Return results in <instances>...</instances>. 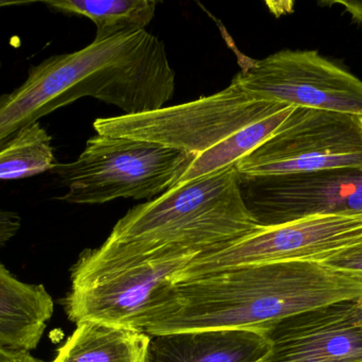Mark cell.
Wrapping results in <instances>:
<instances>
[{
  "instance_id": "obj_18",
  "label": "cell",
  "mask_w": 362,
  "mask_h": 362,
  "mask_svg": "<svg viewBox=\"0 0 362 362\" xmlns=\"http://www.w3.org/2000/svg\"><path fill=\"white\" fill-rule=\"evenodd\" d=\"M327 265L362 272V249L344 255Z\"/></svg>"
},
{
  "instance_id": "obj_19",
  "label": "cell",
  "mask_w": 362,
  "mask_h": 362,
  "mask_svg": "<svg viewBox=\"0 0 362 362\" xmlns=\"http://www.w3.org/2000/svg\"><path fill=\"white\" fill-rule=\"evenodd\" d=\"M0 362H44L36 358L31 352L0 348Z\"/></svg>"
},
{
  "instance_id": "obj_22",
  "label": "cell",
  "mask_w": 362,
  "mask_h": 362,
  "mask_svg": "<svg viewBox=\"0 0 362 362\" xmlns=\"http://www.w3.org/2000/svg\"><path fill=\"white\" fill-rule=\"evenodd\" d=\"M359 362H362V361H359Z\"/></svg>"
},
{
  "instance_id": "obj_7",
  "label": "cell",
  "mask_w": 362,
  "mask_h": 362,
  "mask_svg": "<svg viewBox=\"0 0 362 362\" xmlns=\"http://www.w3.org/2000/svg\"><path fill=\"white\" fill-rule=\"evenodd\" d=\"M362 249V214L315 215L274 227H261L235 244L200 255L177 281L215 270L255 264H331Z\"/></svg>"
},
{
  "instance_id": "obj_3",
  "label": "cell",
  "mask_w": 362,
  "mask_h": 362,
  "mask_svg": "<svg viewBox=\"0 0 362 362\" xmlns=\"http://www.w3.org/2000/svg\"><path fill=\"white\" fill-rule=\"evenodd\" d=\"M196 157L152 142L95 134L76 161L57 163L51 172L67 187L59 198L67 203L152 199L174 186Z\"/></svg>"
},
{
  "instance_id": "obj_11",
  "label": "cell",
  "mask_w": 362,
  "mask_h": 362,
  "mask_svg": "<svg viewBox=\"0 0 362 362\" xmlns=\"http://www.w3.org/2000/svg\"><path fill=\"white\" fill-rule=\"evenodd\" d=\"M267 335L218 329L151 337L148 362H259L270 352Z\"/></svg>"
},
{
  "instance_id": "obj_1",
  "label": "cell",
  "mask_w": 362,
  "mask_h": 362,
  "mask_svg": "<svg viewBox=\"0 0 362 362\" xmlns=\"http://www.w3.org/2000/svg\"><path fill=\"white\" fill-rule=\"evenodd\" d=\"M362 298V272L320 263L255 264L163 287L146 312L148 336L206 329L269 335L287 319Z\"/></svg>"
},
{
  "instance_id": "obj_8",
  "label": "cell",
  "mask_w": 362,
  "mask_h": 362,
  "mask_svg": "<svg viewBox=\"0 0 362 362\" xmlns=\"http://www.w3.org/2000/svg\"><path fill=\"white\" fill-rule=\"evenodd\" d=\"M234 80L257 99L362 117V81L316 50L242 57Z\"/></svg>"
},
{
  "instance_id": "obj_5",
  "label": "cell",
  "mask_w": 362,
  "mask_h": 362,
  "mask_svg": "<svg viewBox=\"0 0 362 362\" xmlns=\"http://www.w3.org/2000/svg\"><path fill=\"white\" fill-rule=\"evenodd\" d=\"M287 104L257 99L235 80L218 93L136 115L98 118L95 133L152 142L200 155Z\"/></svg>"
},
{
  "instance_id": "obj_9",
  "label": "cell",
  "mask_w": 362,
  "mask_h": 362,
  "mask_svg": "<svg viewBox=\"0 0 362 362\" xmlns=\"http://www.w3.org/2000/svg\"><path fill=\"white\" fill-rule=\"evenodd\" d=\"M240 191L261 227L315 215L362 214V168L269 178H242Z\"/></svg>"
},
{
  "instance_id": "obj_20",
  "label": "cell",
  "mask_w": 362,
  "mask_h": 362,
  "mask_svg": "<svg viewBox=\"0 0 362 362\" xmlns=\"http://www.w3.org/2000/svg\"><path fill=\"white\" fill-rule=\"evenodd\" d=\"M356 302H357V304H358L359 307H361L362 310V298H361V299H359L358 301H356Z\"/></svg>"
},
{
  "instance_id": "obj_12",
  "label": "cell",
  "mask_w": 362,
  "mask_h": 362,
  "mask_svg": "<svg viewBox=\"0 0 362 362\" xmlns=\"http://www.w3.org/2000/svg\"><path fill=\"white\" fill-rule=\"evenodd\" d=\"M54 312L42 285L28 284L0 263V348L32 352Z\"/></svg>"
},
{
  "instance_id": "obj_4",
  "label": "cell",
  "mask_w": 362,
  "mask_h": 362,
  "mask_svg": "<svg viewBox=\"0 0 362 362\" xmlns=\"http://www.w3.org/2000/svg\"><path fill=\"white\" fill-rule=\"evenodd\" d=\"M194 259H136L105 254L98 248L86 250L71 270L66 315L76 324L95 322L142 331L155 295Z\"/></svg>"
},
{
  "instance_id": "obj_10",
  "label": "cell",
  "mask_w": 362,
  "mask_h": 362,
  "mask_svg": "<svg viewBox=\"0 0 362 362\" xmlns=\"http://www.w3.org/2000/svg\"><path fill=\"white\" fill-rule=\"evenodd\" d=\"M266 362L362 361V310L356 301L287 319L268 335Z\"/></svg>"
},
{
  "instance_id": "obj_15",
  "label": "cell",
  "mask_w": 362,
  "mask_h": 362,
  "mask_svg": "<svg viewBox=\"0 0 362 362\" xmlns=\"http://www.w3.org/2000/svg\"><path fill=\"white\" fill-rule=\"evenodd\" d=\"M297 106H285L276 114L244 128L219 142L217 146L198 155L189 169L171 188H178L202 176L235 166L240 159L272 137L293 114Z\"/></svg>"
},
{
  "instance_id": "obj_21",
  "label": "cell",
  "mask_w": 362,
  "mask_h": 362,
  "mask_svg": "<svg viewBox=\"0 0 362 362\" xmlns=\"http://www.w3.org/2000/svg\"><path fill=\"white\" fill-rule=\"evenodd\" d=\"M266 356H267V355H266ZM266 356L264 357V358L262 359V361H259V362H266Z\"/></svg>"
},
{
  "instance_id": "obj_2",
  "label": "cell",
  "mask_w": 362,
  "mask_h": 362,
  "mask_svg": "<svg viewBox=\"0 0 362 362\" xmlns=\"http://www.w3.org/2000/svg\"><path fill=\"white\" fill-rule=\"evenodd\" d=\"M259 227L231 166L132 208L98 249L136 259L197 257L223 250Z\"/></svg>"
},
{
  "instance_id": "obj_17",
  "label": "cell",
  "mask_w": 362,
  "mask_h": 362,
  "mask_svg": "<svg viewBox=\"0 0 362 362\" xmlns=\"http://www.w3.org/2000/svg\"><path fill=\"white\" fill-rule=\"evenodd\" d=\"M21 225V219L16 213L0 210V247L16 236Z\"/></svg>"
},
{
  "instance_id": "obj_6",
  "label": "cell",
  "mask_w": 362,
  "mask_h": 362,
  "mask_svg": "<svg viewBox=\"0 0 362 362\" xmlns=\"http://www.w3.org/2000/svg\"><path fill=\"white\" fill-rule=\"evenodd\" d=\"M235 168L242 178L362 168V117L297 106L280 129Z\"/></svg>"
},
{
  "instance_id": "obj_14",
  "label": "cell",
  "mask_w": 362,
  "mask_h": 362,
  "mask_svg": "<svg viewBox=\"0 0 362 362\" xmlns=\"http://www.w3.org/2000/svg\"><path fill=\"white\" fill-rule=\"evenodd\" d=\"M45 4L51 10L90 19L97 27L95 42L146 30L157 8L154 0H62Z\"/></svg>"
},
{
  "instance_id": "obj_13",
  "label": "cell",
  "mask_w": 362,
  "mask_h": 362,
  "mask_svg": "<svg viewBox=\"0 0 362 362\" xmlns=\"http://www.w3.org/2000/svg\"><path fill=\"white\" fill-rule=\"evenodd\" d=\"M150 342L140 329L78 323L52 362H148Z\"/></svg>"
},
{
  "instance_id": "obj_16",
  "label": "cell",
  "mask_w": 362,
  "mask_h": 362,
  "mask_svg": "<svg viewBox=\"0 0 362 362\" xmlns=\"http://www.w3.org/2000/svg\"><path fill=\"white\" fill-rule=\"evenodd\" d=\"M51 140L40 121L21 130L0 149V180H18L51 171L57 164Z\"/></svg>"
}]
</instances>
